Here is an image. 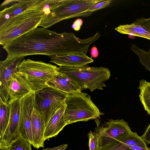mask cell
I'll use <instances>...</instances> for the list:
<instances>
[{
  "instance_id": "23",
  "label": "cell",
  "mask_w": 150,
  "mask_h": 150,
  "mask_svg": "<svg viewBox=\"0 0 150 150\" xmlns=\"http://www.w3.org/2000/svg\"><path fill=\"white\" fill-rule=\"evenodd\" d=\"M31 143L21 136L13 141L9 146V150H32Z\"/></svg>"
},
{
  "instance_id": "8",
  "label": "cell",
  "mask_w": 150,
  "mask_h": 150,
  "mask_svg": "<svg viewBox=\"0 0 150 150\" xmlns=\"http://www.w3.org/2000/svg\"><path fill=\"white\" fill-rule=\"evenodd\" d=\"M99 137L100 149L111 146L131 132L128 123L123 119H110L104 126L97 129Z\"/></svg>"
},
{
  "instance_id": "17",
  "label": "cell",
  "mask_w": 150,
  "mask_h": 150,
  "mask_svg": "<svg viewBox=\"0 0 150 150\" xmlns=\"http://www.w3.org/2000/svg\"><path fill=\"white\" fill-rule=\"evenodd\" d=\"M31 127L33 147L37 149L43 147L45 139L44 127L41 116L34 108L31 116Z\"/></svg>"
},
{
  "instance_id": "25",
  "label": "cell",
  "mask_w": 150,
  "mask_h": 150,
  "mask_svg": "<svg viewBox=\"0 0 150 150\" xmlns=\"http://www.w3.org/2000/svg\"><path fill=\"white\" fill-rule=\"evenodd\" d=\"M112 1L111 0H103L93 5L88 9L86 12L92 13L95 11L106 7L110 5Z\"/></svg>"
},
{
  "instance_id": "13",
  "label": "cell",
  "mask_w": 150,
  "mask_h": 150,
  "mask_svg": "<svg viewBox=\"0 0 150 150\" xmlns=\"http://www.w3.org/2000/svg\"><path fill=\"white\" fill-rule=\"evenodd\" d=\"M50 62L60 66L81 67L93 62L94 59L84 54H72L63 56H49Z\"/></svg>"
},
{
  "instance_id": "4",
  "label": "cell",
  "mask_w": 150,
  "mask_h": 150,
  "mask_svg": "<svg viewBox=\"0 0 150 150\" xmlns=\"http://www.w3.org/2000/svg\"><path fill=\"white\" fill-rule=\"evenodd\" d=\"M58 69L59 72L69 78L81 91L87 89L92 92L96 89L103 90L106 86L105 82L111 76L109 69L103 67L60 66Z\"/></svg>"
},
{
  "instance_id": "5",
  "label": "cell",
  "mask_w": 150,
  "mask_h": 150,
  "mask_svg": "<svg viewBox=\"0 0 150 150\" xmlns=\"http://www.w3.org/2000/svg\"><path fill=\"white\" fill-rule=\"evenodd\" d=\"M65 103L64 117L67 125L96 119L104 114L92 101L91 96L81 91L69 94Z\"/></svg>"
},
{
  "instance_id": "14",
  "label": "cell",
  "mask_w": 150,
  "mask_h": 150,
  "mask_svg": "<svg viewBox=\"0 0 150 150\" xmlns=\"http://www.w3.org/2000/svg\"><path fill=\"white\" fill-rule=\"evenodd\" d=\"M39 0H19L0 12V28L13 18L33 6Z\"/></svg>"
},
{
  "instance_id": "15",
  "label": "cell",
  "mask_w": 150,
  "mask_h": 150,
  "mask_svg": "<svg viewBox=\"0 0 150 150\" xmlns=\"http://www.w3.org/2000/svg\"><path fill=\"white\" fill-rule=\"evenodd\" d=\"M66 107L65 103L58 109L51 117L45 127V139L55 137L67 125L64 117V112Z\"/></svg>"
},
{
  "instance_id": "9",
  "label": "cell",
  "mask_w": 150,
  "mask_h": 150,
  "mask_svg": "<svg viewBox=\"0 0 150 150\" xmlns=\"http://www.w3.org/2000/svg\"><path fill=\"white\" fill-rule=\"evenodd\" d=\"M24 57L6 58L0 62V98L8 104V90L13 75L18 71V67Z\"/></svg>"
},
{
  "instance_id": "18",
  "label": "cell",
  "mask_w": 150,
  "mask_h": 150,
  "mask_svg": "<svg viewBox=\"0 0 150 150\" xmlns=\"http://www.w3.org/2000/svg\"><path fill=\"white\" fill-rule=\"evenodd\" d=\"M137 145L147 148L146 143L136 132H131L122 138L118 142L111 146L100 150H131L130 146Z\"/></svg>"
},
{
  "instance_id": "27",
  "label": "cell",
  "mask_w": 150,
  "mask_h": 150,
  "mask_svg": "<svg viewBox=\"0 0 150 150\" xmlns=\"http://www.w3.org/2000/svg\"><path fill=\"white\" fill-rule=\"evenodd\" d=\"M141 137L146 143L150 144V123L146 127L143 134Z\"/></svg>"
},
{
  "instance_id": "16",
  "label": "cell",
  "mask_w": 150,
  "mask_h": 150,
  "mask_svg": "<svg viewBox=\"0 0 150 150\" xmlns=\"http://www.w3.org/2000/svg\"><path fill=\"white\" fill-rule=\"evenodd\" d=\"M47 85L69 95L81 91L71 80L59 72L48 82Z\"/></svg>"
},
{
  "instance_id": "10",
  "label": "cell",
  "mask_w": 150,
  "mask_h": 150,
  "mask_svg": "<svg viewBox=\"0 0 150 150\" xmlns=\"http://www.w3.org/2000/svg\"><path fill=\"white\" fill-rule=\"evenodd\" d=\"M34 93L27 95L21 100L19 132L20 136L33 144L31 127V116L34 109Z\"/></svg>"
},
{
  "instance_id": "31",
  "label": "cell",
  "mask_w": 150,
  "mask_h": 150,
  "mask_svg": "<svg viewBox=\"0 0 150 150\" xmlns=\"http://www.w3.org/2000/svg\"><path fill=\"white\" fill-rule=\"evenodd\" d=\"M129 148L131 150H150L148 147L145 148L137 145L130 146Z\"/></svg>"
},
{
  "instance_id": "32",
  "label": "cell",
  "mask_w": 150,
  "mask_h": 150,
  "mask_svg": "<svg viewBox=\"0 0 150 150\" xmlns=\"http://www.w3.org/2000/svg\"><path fill=\"white\" fill-rule=\"evenodd\" d=\"M0 150H9V146L0 145Z\"/></svg>"
},
{
  "instance_id": "1",
  "label": "cell",
  "mask_w": 150,
  "mask_h": 150,
  "mask_svg": "<svg viewBox=\"0 0 150 150\" xmlns=\"http://www.w3.org/2000/svg\"><path fill=\"white\" fill-rule=\"evenodd\" d=\"M91 44L89 38L80 39L72 33H59L37 27L3 46L7 53L6 58H11L34 54L86 55Z\"/></svg>"
},
{
  "instance_id": "7",
  "label": "cell",
  "mask_w": 150,
  "mask_h": 150,
  "mask_svg": "<svg viewBox=\"0 0 150 150\" xmlns=\"http://www.w3.org/2000/svg\"><path fill=\"white\" fill-rule=\"evenodd\" d=\"M68 95L50 86L34 93V108L40 115L45 128L56 112L65 103Z\"/></svg>"
},
{
  "instance_id": "22",
  "label": "cell",
  "mask_w": 150,
  "mask_h": 150,
  "mask_svg": "<svg viewBox=\"0 0 150 150\" xmlns=\"http://www.w3.org/2000/svg\"><path fill=\"white\" fill-rule=\"evenodd\" d=\"M131 49L138 56L140 63L150 73V49L146 52L133 45Z\"/></svg>"
},
{
  "instance_id": "21",
  "label": "cell",
  "mask_w": 150,
  "mask_h": 150,
  "mask_svg": "<svg viewBox=\"0 0 150 150\" xmlns=\"http://www.w3.org/2000/svg\"><path fill=\"white\" fill-rule=\"evenodd\" d=\"M0 137L4 134L8 125L10 115L9 104L0 98Z\"/></svg>"
},
{
  "instance_id": "24",
  "label": "cell",
  "mask_w": 150,
  "mask_h": 150,
  "mask_svg": "<svg viewBox=\"0 0 150 150\" xmlns=\"http://www.w3.org/2000/svg\"><path fill=\"white\" fill-rule=\"evenodd\" d=\"M89 150H100L99 137L97 131L90 132L88 133Z\"/></svg>"
},
{
  "instance_id": "26",
  "label": "cell",
  "mask_w": 150,
  "mask_h": 150,
  "mask_svg": "<svg viewBox=\"0 0 150 150\" xmlns=\"http://www.w3.org/2000/svg\"><path fill=\"white\" fill-rule=\"evenodd\" d=\"M133 23L136 25H140L150 32V18H146L142 17L136 19Z\"/></svg>"
},
{
  "instance_id": "12",
  "label": "cell",
  "mask_w": 150,
  "mask_h": 150,
  "mask_svg": "<svg viewBox=\"0 0 150 150\" xmlns=\"http://www.w3.org/2000/svg\"><path fill=\"white\" fill-rule=\"evenodd\" d=\"M8 93V104L15 100H21L30 93H34L25 78L17 71L13 75Z\"/></svg>"
},
{
  "instance_id": "28",
  "label": "cell",
  "mask_w": 150,
  "mask_h": 150,
  "mask_svg": "<svg viewBox=\"0 0 150 150\" xmlns=\"http://www.w3.org/2000/svg\"><path fill=\"white\" fill-rule=\"evenodd\" d=\"M83 23V20L80 18L76 20L71 25L72 28L75 31L80 30Z\"/></svg>"
},
{
  "instance_id": "19",
  "label": "cell",
  "mask_w": 150,
  "mask_h": 150,
  "mask_svg": "<svg viewBox=\"0 0 150 150\" xmlns=\"http://www.w3.org/2000/svg\"><path fill=\"white\" fill-rule=\"evenodd\" d=\"M115 30L120 33L137 36L150 40V32L133 23L120 25L115 28Z\"/></svg>"
},
{
  "instance_id": "29",
  "label": "cell",
  "mask_w": 150,
  "mask_h": 150,
  "mask_svg": "<svg viewBox=\"0 0 150 150\" xmlns=\"http://www.w3.org/2000/svg\"><path fill=\"white\" fill-rule=\"evenodd\" d=\"M67 146V144H63L52 148H47L44 149L42 150H65Z\"/></svg>"
},
{
  "instance_id": "6",
  "label": "cell",
  "mask_w": 150,
  "mask_h": 150,
  "mask_svg": "<svg viewBox=\"0 0 150 150\" xmlns=\"http://www.w3.org/2000/svg\"><path fill=\"white\" fill-rule=\"evenodd\" d=\"M17 72L24 77L35 93L48 86V82L59 71L56 65L28 59H24L21 62Z\"/></svg>"
},
{
  "instance_id": "20",
  "label": "cell",
  "mask_w": 150,
  "mask_h": 150,
  "mask_svg": "<svg viewBox=\"0 0 150 150\" xmlns=\"http://www.w3.org/2000/svg\"><path fill=\"white\" fill-rule=\"evenodd\" d=\"M139 83L140 100L145 110L150 116V83L144 79L140 81Z\"/></svg>"
},
{
  "instance_id": "2",
  "label": "cell",
  "mask_w": 150,
  "mask_h": 150,
  "mask_svg": "<svg viewBox=\"0 0 150 150\" xmlns=\"http://www.w3.org/2000/svg\"><path fill=\"white\" fill-rule=\"evenodd\" d=\"M103 0H48L43 5L44 16L39 26L46 28L63 20L86 16V11Z\"/></svg>"
},
{
  "instance_id": "30",
  "label": "cell",
  "mask_w": 150,
  "mask_h": 150,
  "mask_svg": "<svg viewBox=\"0 0 150 150\" xmlns=\"http://www.w3.org/2000/svg\"><path fill=\"white\" fill-rule=\"evenodd\" d=\"M91 57L96 58L99 55L98 50L96 46L92 47L91 50Z\"/></svg>"
},
{
  "instance_id": "11",
  "label": "cell",
  "mask_w": 150,
  "mask_h": 150,
  "mask_svg": "<svg viewBox=\"0 0 150 150\" xmlns=\"http://www.w3.org/2000/svg\"><path fill=\"white\" fill-rule=\"evenodd\" d=\"M10 108L8 123L3 135L0 137V145L9 146L20 136L19 132L21 100H17L8 104Z\"/></svg>"
},
{
  "instance_id": "3",
  "label": "cell",
  "mask_w": 150,
  "mask_h": 150,
  "mask_svg": "<svg viewBox=\"0 0 150 150\" xmlns=\"http://www.w3.org/2000/svg\"><path fill=\"white\" fill-rule=\"evenodd\" d=\"M44 16L41 0L13 18L0 28V44L3 45L38 26Z\"/></svg>"
}]
</instances>
